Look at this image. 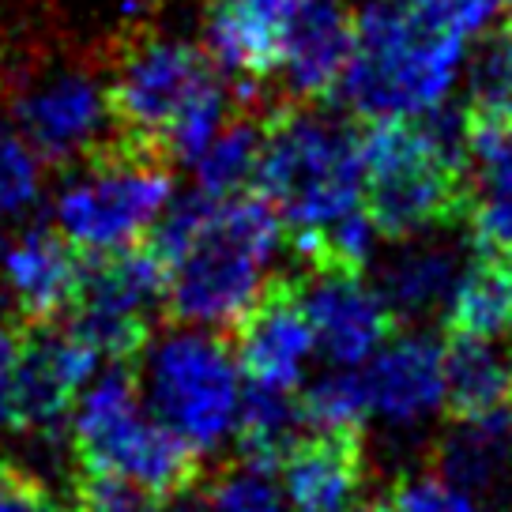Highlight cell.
I'll return each instance as SVG.
<instances>
[{
    "label": "cell",
    "instance_id": "cell-1",
    "mask_svg": "<svg viewBox=\"0 0 512 512\" xmlns=\"http://www.w3.org/2000/svg\"><path fill=\"white\" fill-rule=\"evenodd\" d=\"M151 234L166 268L162 302L181 324L223 332L238 328L268 294L287 226L260 192L204 196L192 189L170 200Z\"/></svg>",
    "mask_w": 512,
    "mask_h": 512
},
{
    "label": "cell",
    "instance_id": "cell-2",
    "mask_svg": "<svg viewBox=\"0 0 512 512\" xmlns=\"http://www.w3.org/2000/svg\"><path fill=\"white\" fill-rule=\"evenodd\" d=\"M253 181L313 260L332 226L366 208L362 136L320 102H283L264 117Z\"/></svg>",
    "mask_w": 512,
    "mask_h": 512
},
{
    "label": "cell",
    "instance_id": "cell-3",
    "mask_svg": "<svg viewBox=\"0 0 512 512\" xmlns=\"http://www.w3.org/2000/svg\"><path fill=\"white\" fill-rule=\"evenodd\" d=\"M113 132L189 166L230 117L223 72L208 49L140 34L121 49L106 87Z\"/></svg>",
    "mask_w": 512,
    "mask_h": 512
},
{
    "label": "cell",
    "instance_id": "cell-4",
    "mask_svg": "<svg viewBox=\"0 0 512 512\" xmlns=\"http://www.w3.org/2000/svg\"><path fill=\"white\" fill-rule=\"evenodd\" d=\"M467 38L437 27L407 0H369L354 16V49L339 95L366 121H415L452 102Z\"/></svg>",
    "mask_w": 512,
    "mask_h": 512
},
{
    "label": "cell",
    "instance_id": "cell-5",
    "mask_svg": "<svg viewBox=\"0 0 512 512\" xmlns=\"http://www.w3.org/2000/svg\"><path fill=\"white\" fill-rule=\"evenodd\" d=\"M362 196L384 238L441 230L464 200V121L448 117V106L415 121H369Z\"/></svg>",
    "mask_w": 512,
    "mask_h": 512
},
{
    "label": "cell",
    "instance_id": "cell-6",
    "mask_svg": "<svg viewBox=\"0 0 512 512\" xmlns=\"http://www.w3.org/2000/svg\"><path fill=\"white\" fill-rule=\"evenodd\" d=\"M136 388L151 415L192 448L196 460L234 445L245 373L234 347L211 328L181 324L140 347Z\"/></svg>",
    "mask_w": 512,
    "mask_h": 512
},
{
    "label": "cell",
    "instance_id": "cell-7",
    "mask_svg": "<svg viewBox=\"0 0 512 512\" xmlns=\"http://www.w3.org/2000/svg\"><path fill=\"white\" fill-rule=\"evenodd\" d=\"M68 441L83 471H102L140 486L155 501L181 494L196 475V456L151 415L136 377L98 369L72 403Z\"/></svg>",
    "mask_w": 512,
    "mask_h": 512
},
{
    "label": "cell",
    "instance_id": "cell-8",
    "mask_svg": "<svg viewBox=\"0 0 512 512\" xmlns=\"http://www.w3.org/2000/svg\"><path fill=\"white\" fill-rule=\"evenodd\" d=\"M174 200V177L162 155L113 136L53 196V230L76 253L102 256L140 245Z\"/></svg>",
    "mask_w": 512,
    "mask_h": 512
},
{
    "label": "cell",
    "instance_id": "cell-9",
    "mask_svg": "<svg viewBox=\"0 0 512 512\" xmlns=\"http://www.w3.org/2000/svg\"><path fill=\"white\" fill-rule=\"evenodd\" d=\"M166 294V268L147 245H128L95 256L83 268L80 294L72 302V328L80 332L102 362H125L147 343V324Z\"/></svg>",
    "mask_w": 512,
    "mask_h": 512
},
{
    "label": "cell",
    "instance_id": "cell-10",
    "mask_svg": "<svg viewBox=\"0 0 512 512\" xmlns=\"http://www.w3.org/2000/svg\"><path fill=\"white\" fill-rule=\"evenodd\" d=\"M12 125L38 151V159L53 166L87 159L117 136L106 87L76 68L27 83L12 102Z\"/></svg>",
    "mask_w": 512,
    "mask_h": 512
},
{
    "label": "cell",
    "instance_id": "cell-11",
    "mask_svg": "<svg viewBox=\"0 0 512 512\" xmlns=\"http://www.w3.org/2000/svg\"><path fill=\"white\" fill-rule=\"evenodd\" d=\"M294 294L309 317L317 354L328 366H362L392 336L396 317L362 268L313 264V275L294 287Z\"/></svg>",
    "mask_w": 512,
    "mask_h": 512
},
{
    "label": "cell",
    "instance_id": "cell-12",
    "mask_svg": "<svg viewBox=\"0 0 512 512\" xmlns=\"http://www.w3.org/2000/svg\"><path fill=\"white\" fill-rule=\"evenodd\" d=\"M369 422L388 433H418L448 407L445 396V347L426 332L388 336L362 362Z\"/></svg>",
    "mask_w": 512,
    "mask_h": 512
},
{
    "label": "cell",
    "instance_id": "cell-13",
    "mask_svg": "<svg viewBox=\"0 0 512 512\" xmlns=\"http://www.w3.org/2000/svg\"><path fill=\"white\" fill-rule=\"evenodd\" d=\"M106 366L95 354V347L68 324L49 328L31 339H23V366H19V392H16V426L38 437L57 441L61 430H68L72 403L83 392V384Z\"/></svg>",
    "mask_w": 512,
    "mask_h": 512
},
{
    "label": "cell",
    "instance_id": "cell-14",
    "mask_svg": "<svg viewBox=\"0 0 512 512\" xmlns=\"http://www.w3.org/2000/svg\"><path fill=\"white\" fill-rule=\"evenodd\" d=\"M464 177L475 249L512 264V113L475 110L464 121Z\"/></svg>",
    "mask_w": 512,
    "mask_h": 512
},
{
    "label": "cell",
    "instance_id": "cell-15",
    "mask_svg": "<svg viewBox=\"0 0 512 512\" xmlns=\"http://www.w3.org/2000/svg\"><path fill=\"white\" fill-rule=\"evenodd\" d=\"M83 264L49 226H23L0 238V290L31 324H53L80 294Z\"/></svg>",
    "mask_w": 512,
    "mask_h": 512
},
{
    "label": "cell",
    "instance_id": "cell-16",
    "mask_svg": "<svg viewBox=\"0 0 512 512\" xmlns=\"http://www.w3.org/2000/svg\"><path fill=\"white\" fill-rule=\"evenodd\" d=\"M294 4L298 0H208L204 49L223 76L245 87V102H256V87L275 76Z\"/></svg>",
    "mask_w": 512,
    "mask_h": 512
},
{
    "label": "cell",
    "instance_id": "cell-17",
    "mask_svg": "<svg viewBox=\"0 0 512 512\" xmlns=\"http://www.w3.org/2000/svg\"><path fill=\"white\" fill-rule=\"evenodd\" d=\"M354 49V16L343 0H298L275 76L287 102H328L339 95Z\"/></svg>",
    "mask_w": 512,
    "mask_h": 512
},
{
    "label": "cell",
    "instance_id": "cell-18",
    "mask_svg": "<svg viewBox=\"0 0 512 512\" xmlns=\"http://www.w3.org/2000/svg\"><path fill=\"white\" fill-rule=\"evenodd\" d=\"M234 354L249 384L279 392L302 388L317 358V339L294 287H268V294L238 324Z\"/></svg>",
    "mask_w": 512,
    "mask_h": 512
},
{
    "label": "cell",
    "instance_id": "cell-19",
    "mask_svg": "<svg viewBox=\"0 0 512 512\" xmlns=\"http://www.w3.org/2000/svg\"><path fill=\"white\" fill-rule=\"evenodd\" d=\"M279 486L294 512H354L366 486L358 437L313 433L279 460Z\"/></svg>",
    "mask_w": 512,
    "mask_h": 512
},
{
    "label": "cell",
    "instance_id": "cell-20",
    "mask_svg": "<svg viewBox=\"0 0 512 512\" xmlns=\"http://www.w3.org/2000/svg\"><path fill=\"white\" fill-rule=\"evenodd\" d=\"M464 264L467 256L456 241L426 230L415 238H400V249L381 264L377 290L396 320H430L445 313Z\"/></svg>",
    "mask_w": 512,
    "mask_h": 512
},
{
    "label": "cell",
    "instance_id": "cell-21",
    "mask_svg": "<svg viewBox=\"0 0 512 512\" xmlns=\"http://www.w3.org/2000/svg\"><path fill=\"white\" fill-rule=\"evenodd\" d=\"M445 396L456 418L509 415L512 407V354L497 339L456 336L445 347Z\"/></svg>",
    "mask_w": 512,
    "mask_h": 512
},
{
    "label": "cell",
    "instance_id": "cell-22",
    "mask_svg": "<svg viewBox=\"0 0 512 512\" xmlns=\"http://www.w3.org/2000/svg\"><path fill=\"white\" fill-rule=\"evenodd\" d=\"M512 467V418H456L437 448V471L467 490H494Z\"/></svg>",
    "mask_w": 512,
    "mask_h": 512
},
{
    "label": "cell",
    "instance_id": "cell-23",
    "mask_svg": "<svg viewBox=\"0 0 512 512\" xmlns=\"http://www.w3.org/2000/svg\"><path fill=\"white\" fill-rule=\"evenodd\" d=\"M456 336L501 339L512 332V264L509 260H467L456 287L448 294L445 313Z\"/></svg>",
    "mask_w": 512,
    "mask_h": 512
},
{
    "label": "cell",
    "instance_id": "cell-24",
    "mask_svg": "<svg viewBox=\"0 0 512 512\" xmlns=\"http://www.w3.org/2000/svg\"><path fill=\"white\" fill-rule=\"evenodd\" d=\"M302 426H305L302 403L294 400V392L253 384V388H245V400H241L234 445L241 448V460L245 464L275 471L279 460L298 445Z\"/></svg>",
    "mask_w": 512,
    "mask_h": 512
},
{
    "label": "cell",
    "instance_id": "cell-25",
    "mask_svg": "<svg viewBox=\"0 0 512 512\" xmlns=\"http://www.w3.org/2000/svg\"><path fill=\"white\" fill-rule=\"evenodd\" d=\"M260 128L264 121H256L249 110L226 117L223 128L211 136V144L189 162L196 192H204V196L245 192V185L256 174V159H260Z\"/></svg>",
    "mask_w": 512,
    "mask_h": 512
},
{
    "label": "cell",
    "instance_id": "cell-26",
    "mask_svg": "<svg viewBox=\"0 0 512 512\" xmlns=\"http://www.w3.org/2000/svg\"><path fill=\"white\" fill-rule=\"evenodd\" d=\"M298 403H302L305 426L313 433L358 437L369 426L366 384L358 366H328V373L309 381Z\"/></svg>",
    "mask_w": 512,
    "mask_h": 512
},
{
    "label": "cell",
    "instance_id": "cell-27",
    "mask_svg": "<svg viewBox=\"0 0 512 512\" xmlns=\"http://www.w3.org/2000/svg\"><path fill=\"white\" fill-rule=\"evenodd\" d=\"M42 166L23 132L0 117V223L23 219L42 196Z\"/></svg>",
    "mask_w": 512,
    "mask_h": 512
},
{
    "label": "cell",
    "instance_id": "cell-28",
    "mask_svg": "<svg viewBox=\"0 0 512 512\" xmlns=\"http://www.w3.org/2000/svg\"><path fill=\"white\" fill-rule=\"evenodd\" d=\"M204 512H294L283 486L272 479L268 467H256L241 460L234 471L211 486Z\"/></svg>",
    "mask_w": 512,
    "mask_h": 512
},
{
    "label": "cell",
    "instance_id": "cell-29",
    "mask_svg": "<svg viewBox=\"0 0 512 512\" xmlns=\"http://www.w3.org/2000/svg\"><path fill=\"white\" fill-rule=\"evenodd\" d=\"M464 76L475 110L512 113V34L486 42L479 57L467 61Z\"/></svg>",
    "mask_w": 512,
    "mask_h": 512
},
{
    "label": "cell",
    "instance_id": "cell-30",
    "mask_svg": "<svg viewBox=\"0 0 512 512\" xmlns=\"http://www.w3.org/2000/svg\"><path fill=\"white\" fill-rule=\"evenodd\" d=\"M388 505L396 512H486L475 490L452 482L441 471H418L411 479H403Z\"/></svg>",
    "mask_w": 512,
    "mask_h": 512
},
{
    "label": "cell",
    "instance_id": "cell-31",
    "mask_svg": "<svg viewBox=\"0 0 512 512\" xmlns=\"http://www.w3.org/2000/svg\"><path fill=\"white\" fill-rule=\"evenodd\" d=\"M407 4L437 27L464 34L467 42L486 31L505 8H512V0H407Z\"/></svg>",
    "mask_w": 512,
    "mask_h": 512
},
{
    "label": "cell",
    "instance_id": "cell-32",
    "mask_svg": "<svg viewBox=\"0 0 512 512\" xmlns=\"http://www.w3.org/2000/svg\"><path fill=\"white\" fill-rule=\"evenodd\" d=\"M159 505L140 486L117 479V475H102V471H83L80 490H76V509L80 512H151Z\"/></svg>",
    "mask_w": 512,
    "mask_h": 512
},
{
    "label": "cell",
    "instance_id": "cell-33",
    "mask_svg": "<svg viewBox=\"0 0 512 512\" xmlns=\"http://www.w3.org/2000/svg\"><path fill=\"white\" fill-rule=\"evenodd\" d=\"M19 366H23V336L12 320L0 317V433L16 426Z\"/></svg>",
    "mask_w": 512,
    "mask_h": 512
},
{
    "label": "cell",
    "instance_id": "cell-34",
    "mask_svg": "<svg viewBox=\"0 0 512 512\" xmlns=\"http://www.w3.org/2000/svg\"><path fill=\"white\" fill-rule=\"evenodd\" d=\"M8 512H80V509H68V505L53 501V497L42 494V490L27 486V490H23V494L16 497V505H12Z\"/></svg>",
    "mask_w": 512,
    "mask_h": 512
},
{
    "label": "cell",
    "instance_id": "cell-35",
    "mask_svg": "<svg viewBox=\"0 0 512 512\" xmlns=\"http://www.w3.org/2000/svg\"><path fill=\"white\" fill-rule=\"evenodd\" d=\"M31 482H23L16 471H8V467H0V512H8L16 505V497L27 490Z\"/></svg>",
    "mask_w": 512,
    "mask_h": 512
},
{
    "label": "cell",
    "instance_id": "cell-36",
    "mask_svg": "<svg viewBox=\"0 0 512 512\" xmlns=\"http://www.w3.org/2000/svg\"><path fill=\"white\" fill-rule=\"evenodd\" d=\"M151 512H204V505H196V501H189V497L174 494V497H166V501H159Z\"/></svg>",
    "mask_w": 512,
    "mask_h": 512
},
{
    "label": "cell",
    "instance_id": "cell-37",
    "mask_svg": "<svg viewBox=\"0 0 512 512\" xmlns=\"http://www.w3.org/2000/svg\"><path fill=\"white\" fill-rule=\"evenodd\" d=\"M373 512H396V509H392V505H381V509H373Z\"/></svg>",
    "mask_w": 512,
    "mask_h": 512
}]
</instances>
